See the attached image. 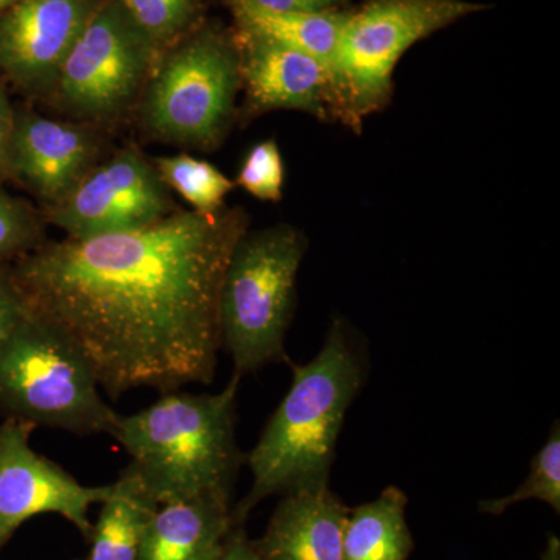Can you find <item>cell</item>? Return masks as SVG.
<instances>
[{
    "mask_svg": "<svg viewBox=\"0 0 560 560\" xmlns=\"http://www.w3.org/2000/svg\"><path fill=\"white\" fill-rule=\"evenodd\" d=\"M249 230L242 209L175 210L142 230L43 242L11 265L25 307L90 364L113 400L215 377L220 290Z\"/></svg>",
    "mask_w": 560,
    "mask_h": 560,
    "instance_id": "obj_1",
    "label": "cell"
},
{
    "mask_svg": "<svg viewBox=\"0 0 560 560\" xmlns=\"http://www.w3.org/2000/svg\"><path fill=\"white\" fill-rule=\"evenodd\" d=\"M287 363L293 382L246 458L253 482L232 510L234 525H243L268 497L330 485L346 415L366 377L363 353L338 318L315 359Z\"/></svg>",
    "mask_w": 560,
    "mask_h": 560,
    "instance_id": "obj_2",
    "label": "cell"
},
{
    "mask_svg": "<svg viewBox=\"0 0 560 560\" xmlns=\"http://www.w3.org/2000/svg\"><path fill=\"white\" fill-rule=\"evenodd\" d=\"M241 381L232 375L217 394L172 390L145 410L119 416L110 438L130 455L128 469L160 506L190 500L231 504L243 463L235 440Z\"/></svg>",
    "mask_w": 560,
    "mask_h": 560,
    "instance_id": "obj_3",
    "label": "cell"
},
{
    "mask_svg": "<svg viewBox=\"0 0 560 560\" xmlns=\"http://www.w3.org/2000/svg\"><path fill=\"white\" fill-rule=\"evenodd\" d=\"M307 237L291 224L246 231L232 250L220 290L221 348L234 374H254L289 360L285 338Z\"/></svg>",
    "mask_w": 560,
    "mask_h": 560,
    "instance_id": "obj_4",
    "label": "cell"
},
{
    "mask_svg": "<svg viewBox=\"0 0 560 560\" xmlns=\"http://www.w3.org/2000/svg\"><path fill=\"white\" fill-rule=\"evenodd\" d=\"M0 412L80 436H113L120 416L79 349L28 308L0 348Z\"/></svg>",
    "mask_w": 560,
    "mask_h": 560,
    "instance_id": "obj_5",
    "label": "cell"
},
{
    "mask_svg": "<svg viewBox=\"0 0 560 560\" xmlns=\"http://www.w3.org/2000/svg\"><path fill=\"white\" fill-rule=\"evenodd\" d=\"M485 9L470 0H368L350 11L334 62V121L360 132L389 105L394 70L419 40Z\"/></svg>",
    "mask_w": 560,
    "mask_h": 560,
    "instance_id": "obj_6",
    "label": "cell"
},
{
    "mask_svg": "<svg viewBox=\"0 0 560 560\" xmlns=\"http://www.w3.org/2000/svg\"><path fill=\"white\" fill-rule=\"evenodd\" d=\"M242 90L237 40L194 28L158 60L142 92V121L165 142L215 150L226 138Z\"/></svg>",
    "mask_w": 560,
    "mask_h": 560,
    "instance_id": "obj_7",
    "label": "cell"
},
{
    "mask_svg": "<svg viewBox=\"0 0 560 560\" xmlns=\"http://www.w3.org/2000/svg\"><path fill=\"white\" fill-rule=\"evenodd\" d=\"M160 55L120 0H102L62 62L50 95L77 119H117L142 97Z\"/></svg>",
    "mask_w": 560,
    "mask_h": 560,
    "instance_id": "obj_8",
    "label": "cell"
},
{
    "mask_svg": "<svg viewBox=\"0 0 560 560\" xmlns=\"http://www.w3.org/2000/svg\"><path fill=\"white\" fill-rule=\"evenodd\" d=\"M171 187L139 151L124 150L94 165L68 197L50 209L66 237L142 230L175 212Z\"/></svg>",
    "mask_w": 560,
    "mask_h": 560,
    "instance_id": "obj_9",
    "label": "cell"
},
{
    "mask_svg": "<svg viewBox=\"0 0 560 560\" xmlns=\"http://www.w3.org/2000/svg\"><path fill=\"white\" fill-rule=\"evenodd\" d=\"M35 425L16 419L0 423V552L22 523L43 514H58L90 540V511L103 503L113 485H81L54 460L33 451Z\"/></svg>",
    "mask_w": 560,
    "mask_h": 560,
    "instance_id": "obj_10",
    "label": "cell"
},
{
    "mask_svg": "<svg viewBox=\"0 0 560 560\" xmlns=\"http://www.w3.org/2000/svg\"><path fill=\"white\" fill-rule=\"evenodd\" d=\"M102 0H18L0 16V68L35 92H50Z\"/></svg>",
    "mask_w": 560,
    "mask_h": 560,
    "instance_id": "obj_11",
    "label": "cell"
},
{
    "mask_svg": "<svg viewBox=\"0 0 560 560\" xmlns=\"http://www.w3.org/2000/svg\"><path fill=\"white\" fill-rule=\"evenodd\" d=\"M242 90L249 117L289 109L334 121L329 70L311 55L285 44L238 31Z\"/></svg>",
    "mask_w": 560,
    "mask_h": 560,
    "instance_id": "obj_12",
    "label": "cell"
},
{
    "mask_svg": "<svg viewBox=\"0 0 560 560\" xmlns=\"http://www.w3.org/2000/svg\"><path fill=\"white\" fill-rule=\"evenodd\" d=\"M97 153V140L79 125L32 113L14 119L10 168L50 209L60 205L91 172Z\"/></svg>",
    "mask_w": 560,
    "mask_h": 560,
    "instance_id": "obj_13",
    "label": "cell"
},
{
    "mask_svg": "<svg viewBox=\"0 0 560 560\" xmlns=\"http://www.w3.org/2000/svg\"><path fill=\"white\" fill-rule=\"evenodd\" d=\"M349 508L326 488L283 495L254 547L267 560H345Z\"/></svg>",
    "mask_w": 560,
    "mask_h": 560,
    "instance_id": "obj_14",
    "label": "cell"
},
{
    "mask_svg": "<svg viewBox=\"0 0 560 560\" xmlns=\"http://www.w3.org/2000/svg\"><path fill=\"white\" fill-rule=\"evenodd\" d=\"M230 503L190 500L158 506L136 560H220L234 528Z\"/></svg>",
    "mask_w": 560,
    "mask_h": 560,
    "instance_id": "obj_15",
    "label": "cell"
},
{
    "mask_svg": "<svg viewBox=\"0 0 560 560\" xmlns=\"http://www.w3.org/2000/svg\"><path fill=\"white\" fill-rule=\"evenodd\" d=\"M238 31L264 36L311 55L334 77L342 28L349 10L298 13V11H270L260 9L250 0H230ZM334 86V81H331Z\"/></svg>",
    "mask_w": 560,
    "mask_h": 560,
    "instance_id": "obj_16",
    "label": "cell"
},
{
    "mask_svg": "<svg viewBox=\"0 0 560 560\" xmlns=\"http://www.w3.org/2000/svg\"><path fill=\"white\" fill-rule=\"evenodd\" d=\"M407 506V493L388 486L377 499L349 510L342 536L345 560H408L415 541Z\"/></svg>",
    "mask_w": 560,
    "mask_h": 560,
    "instance_id": "obj_17",
    "label": "cell"
},
{
    "mask_svg": "<svg viewBox=\"0 0 560 560\" xmlns=\"http://www.w3.org/2000/svg\"><path fill=\"white\" fill-rule=\"evenodd\" d=\"M113 486L97 521L92 523L86 560H136L147 525L160 506L128 467Z\"/></svg>",
    "mask_w": 560,
    "mask_h": 560,
    "instance_id": "obj_18",
    "label": "cell"
},
{
    "mask_svg": "<svg viewBox=\"0 0 560 560\" xmlns=\"http://www.w3.org/2000/svg\"><path fill=\"white\" fill-rule=\"evenodd\" d=\"M161 178L178 191L197 212H217L223 209L224 197L235 184L209 162L190 154L161 156L153 162Z\"/></svg>",
    "mask_w": 560,
    "mask_h": 560,
    "instance_id": "obj_19",
    "label": "cell"
},
{
    "mask_svg": "<svg viewBox=\"0 0 560 560\" xmlns=\"http://www.w3.org/2000/svg\"><path fill=\"white\" fill-rule=\"evenodd\" d=\"M539 500L560 512V425L558 420L552 423L550 436L544 447L530 460V469L526 480L510 495L501 499L481 500L478 510L482 514L500 515L514 504L523 501Z\"/></svg>",
    "mask_w": 560,
    "mask_h": 560,
    "instance_id": "obj_20",
    "label": "cell"
},
{
    "mask_svg": "<svg viewBox=\"0 0 560 560\" xmlns=\"http://www.w3.org/2000/svg\"><path fill=\"white\" fill-rule=\"evenodd\" d=\"M156 50L168 49L194 31L201 0H120Z\"/></svg>",
    "mask_w": 560,
    "mask_h": 560,
    "instance_id": "obj_21",
    "label": "cell"
},
{
    "mask_svg": "<svg viewBox=\"0 0 560 560\" xmlns=\"http://www.w3.org/2000/svg\"><path fill=\"white\" fill-rule=\"evenodd\" d=\"M285 183L282 153L275 139L250 147L237 175V186L260 201H280Z\"/></svg>",
    "mask_w": 560,
    "mask_h": 560,
    "instance_id": "obj_22",
    "label": "cell"
},
{
    "mask_svg": "<svg viewBox=\"0 0 560 560\" xmlns=\"http://www.w3.org/2000/svg\"><path fill=\"white\" fill-rule=\"evenodd\" d=\"M39 221L0 191V267L43 243Z\"/></svg>",
    "mask_w": 560,
    "mask_h": 560,
    "instance_id": "obj_23",
    "label": "cell"
},
{
    "mask_svg": "<svg viewBox=\"0 0 560 560\" xmlns=\"http://www.w3.org/2000/svg\"><path fill=\"white\" fill-rule=\"evenodd\" d=\"M27 312L20 290L11 279L10 268L0 267V348L16 329L22 316Z\"/></svg>",
    "mask_w": 560,
    "mask_h": 560,
    "instance_id": "obj_24",
    "label": "cell"
},
{
    "mask_svg": "<svg viewBox=\"0 0 560 560\" xmlns=\"http://www.w3.org/2000/svg\"><path fill=\"white\" fill-rule=\"evenodd\" d=\"M260 9L270 11H298V13H323L345 10L348 0H250Z\"/></svg>",
    "mask_w": 560,
    "mask_h": 560,
    "instance_id": "obj_25",
    "label": "cell"
},
{
    "mask_svg": "<svg viewBox=\"0 0 560 560\" xmlns=\"http://www.w3.org/2000/svg\"><path fill=\"white\" fill-rule=\"evenodd\" d=\"M220 560H267L246 536L243 525H235L224 541Z\"/></svg>",
    "mask_w": 560,
    "mask_h": 560,
    "instance_id": "obj_26",
    "label": "cell"
},
{
    "mask_svg": "<svg viewBox=\"0 0 560 560\" xmlns=\"http://www.w3.org/2000/svg\"><path fill=\"white\" fill-rule=\"evenodd\" d=\"M13 125V110L10 108L5 94L0 91V172L10 168V142Z\"/></svg>",
    "mask_w": 560,
    "mask_h": 560,
    "instance_id": "obj_27",
    "label": "cell"
},
{
    "mask_svg": "<svg viewBox=\"0 0 560 560\" xmlns=\"http://www.w3.org/2000/svg\"><path fill=\"white\" fill-rule=\"evenodd\" d=\"M540 560H560V540L556 536L548 539L547 547H545L544 555Z\"/></svg>",
    "mask_w": 560,
    "mask_h": 560,
    "instance_id": "obj_28",
    "label": "cell"
},
{
    "mask_svg": "<svg viewBox=\"0 0 560 560\" xmlns=\"http://www.w3.org/2000/svg\"><path fill=\"white\" fill-rule=\"evenodd\" d=\"M16 2H18V0H0V11L10 9V7Z\"/></svg>",
    "mask_w": 560,
    "mask_h": 560,
    "instance_id": "obj_29",
    "label": "cell"
}]
</instances>
